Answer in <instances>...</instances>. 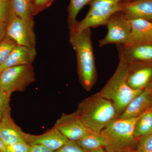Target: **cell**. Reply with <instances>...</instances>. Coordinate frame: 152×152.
<instances>
[{
	"instance_id": "6da1fadb",
	"label": "cell",
	"mask_w": 152,
	"mask_h": 152,
	"mask_svg": "<svg viewBox=\"0 0 152 152\" xmlns=\"http://www.w3.org/2000/svg\"><path fill=\"white\" fill-rule=\"evenodd\" d=\"M91 28L81 31H70L69 42L76 53L77 69L82 86L89 91L97 79Z\"/></svg>"
},
{
	"instance_id": "7a4b0ae2",
	"label": "cell",
	"mask_w": 152,
	"mask_h": 152,
	"mask_svg": "<svg viewBox=\"0 0 152 152\" xmlns=\"http://www.w3.org/2000/svg\"><path fill=\"white\" fill-rule=\"evenodd\" d=\"M75 113L89 131L97 134L118 118L111 101L97 94L82 101Z\"/></svg>"
},
{
	"instance_id": "3957f363",
	"label": "cell",
	"mask_w": 152,
	"mask_h": 152,
	"mask_svg": "<svg viewBox=\"0 0 152 152\" xmlns=\"http://www.w3.org/2000/svg\"><path fill=\"white\" fill-rule=\"evenodd\" d=\"M131 69L130 64L120 60L113 75L102 90L97 93L111 101L118 117L131 101L143 90L133 89L128 84L127 80Z\"/></svg>"
},
{
	"instance_id": "277c9868",
	"label": "cell",
	"mask_w": 152,
	"mask_h": 152,
	"mask_svg": "<svg viewBox=\"0 0 152 152\" xmlns=\"http://www.w3.org/2000/svg\"><path fill=\"white\" fill-rule=\"evenodd\" d=\"M138 118V117H137ZM118 118L101 132L107 143L105 149L111 152H134L138 140L134 136L137 118Z\"/></svg>"
},
{
	"instance_id": "5b68a950",
	"label": "cell",
	"mask_w": 152,
	"mask_h": 152,
	"mask_svg": "<svg viewBox=\"0 0 152 152\" xmlns=\"http://www.w3.org/2000/svg\"><path fill=\"white\" fill-rule=\"evenodd\" d=\"M35 80L32 65L11 67L0 72V88L11 97L15 92L24 91Z\"/></svg>"
},
{
	"instance_id": "8992f818",
	"label": "cell",
	"mask_w": 152,
	"mask_h": 152,
	"mask_svg": "<svg viewBox=\"0 0 152 152\" xmlns=\"http://www.w3.org/2000/svg\"><path fill=\"white\" fill-rule=\"evenodd\" d=\"M34 22L20 18L11 7L10 14L6 24V35L13 39L18 45L35 48L37 44Z\"/></svg>"
},
{
	"instance_id": "52a82bcc",
	"label": "cell",
	"mask_w": 152,
	"mask_h": 152,
	"mask_svg": "<svg viewBox=\"0 0 152 152\" xmlns=\"http://www.w3.org/2000/svg\"><path fill=\"white\" fill-rule=\"evenodd\" d=\"M107 33L104 37L98 41L99 47L110 44H126L131 33L130 21L120 12L112 15L105 25Z\"/></svg>"
},
{
	"instance_id": "ba28073f",
	"label": "cell",
	"mask_w": 152,
	"mask_h": 152,
	"mask_svg": "<svg viewBox=\"0 0 152 152\" xmlns=\"http://www.w3.org/2000/svg\"><path fill=\"white\" fill-rule=\"evenodd\" d=\"M123 3L113 7L90 9L84 18L78 21L74 28L70 31H81L87 29L105 26L107 21L112 15L121 12Z\"/></svg>"
},
{
	"instance_id": "9c48e42d",
	"label": "cell",
	"mask_w": 152,
	"mask_h": 152,
	"mask_svg": "<svg viewBox=\"0 0 152 152\" xmlns=\"http://www.w3.org/2000/svg\"><path fill=\"white\" fill-rule=\"evenodd\" d=\"M116 45L120 60L131 65L152 64V44Z\"/></svg>"
},
{
	"instance_id": "30bf717a",
	"label": "cell",
	"mask_w": 152,
	"mask_h": 152,
	"mask_svg": "<svg viewBox=\"0 0 152 152\" xmlns=\"http://www.w3.org/2000/svg\"><path fill=\"white\" fill-rule=\"evenodd\" d=\"M69 140L77 142L90 132L75 113H63L54 126Z\"/></svg>"
},
{
	"instance_id": "8fae6325",
	"label": "cell",
	"mask_w": 152,
	"mask_h": 152,
	"mask_svg": "<svg viewBox=\"0 0 152 152\" xmlns=\"http://www.w3.org/2000/svg\"><path fill=\"white\" fill-rule=\"evenodd\" d=\"M25 140L30 146H43L54 151H56L69 140L54 127L37 135L26 133Z\"/></svg>"
},
{
	"instance_id": "7c38bea8",
	"label": "cell",
	"mask_w": 152,
	"mask_h": 152,
	"mask_svg": "<svg viewBox=\"0 0 152 152\" xmlns=\"http://www.w3.org/2000/svg\"><path fill=\"white\" fill-rule=\"evenodd\" d=\"M152 107V85L144 89L131 101L119 116L121 119L137 118Z\"/></svg>"
},
{
	"instance_id": "4fadbf2b",
	"label": "cell",
	"mask_w": 152,
	"mask_h": 152,
	"mask_svg": "<svg viewBox=\"0 0 152 152\" xmlns=\"http://www.w3.org/2000/svg\"><path fill=\"white\" fill-rule=\"evenodd\" d=\"M26 134L12 118L11 111L7 113L0 121V138L6 145L27 143L25 140Z\"/></svg>"
},
{
	"instance_id": "5bb4252c",
	"label": "cell",
	"mask_w": 152,
	"mask_h": 152,
	"mask_svg": "<svg viewBox=\"0 0 152 152\" xmlns=\"http://www.w3.org/2000/svg\"><path fill=\"white\" fill-rule=\"evenodd\" d=\"M131 65L127 82L132 88L142 90L152 85V64Z\"/></svg>"
},
{
	"instance_id": "9a60e30c",
	"label": "cell",
	"mask_w": 152,
	"mask_h": 152,
	"mask_svg": "<svg viewBox=\"0 0 152 152\" xmlns=\"http://www.w3.org/2000/svg\"><path fill=\"white\" fill-rule=\"evenodd\" d=\"M120 12L129 20L140 19L152 22V0H132L124 3Z\"/></svg>"
},
{
	"instance_id": "2e32d148",
	"label": "cell",
	"mask_w": 152,
	"mask_h": 152,
	"mask_svg": "<svg viewBox=\"0 0 152 152\" xmlns=\"http://www.w3.org/2000/svg\"><path fill=\"white\" fill-rule=\"evenodd\" d=\"M37 54L36 48L18 45L14 48L5 61L0 66V72L11 67L31 65Z\"/></svg>"
},
{
	"instance_id": "e0dca14e",
	"label": "cell",
	"mask_w": 152,
	"mask_h": 152,
	"mask_svg": "<svg viewBox=\"0 0 152 152\" xmlns=\"http://www.w3.org/2000/svg\"><path fill=\"white\" fill-rule=\"evenodd\" d=\"M129 20L131 33L126 44H152V22L140 19Z\"/></svg>"
},
{
	"instance_id": "ac0fdd59",
	"label": "cell",
	"mask_w": 152,
	"mask_h": 152,
	"mask_svg": "<svg viewBox=\"0 0 152 152\" xmlns=\"http://www.w3.org/2000/svg\"><path fill=\"white\" fill-rule=\"evenodd\" d=\"M78 144L86 152H90L100 148H105L107 141L100 134L89 132L77 141Z\"/></svg>"
},
{
	"instance_id": "d6986e66",
	"label": "cell",
	"mask_w": 152,
	"mask_h": 152,
	"mask_svg": "<svg viewBox=\"0 0 152 152\" xmlns=\"http://www.w3.org/2000/svg\"><path fill=\"white\" fill-rule=\"evenodd\" d=\"M152 132V107L137 118L134 136L137 140Z\"/></svg>"
},
{
	"instance_id": "ffe728a7",
	"label": "cell",
	"mask_w": 152,
	"mask_h": 152,
	"mask_svg": "<svg viewBox=\"0 0 152 152\" xmlns=\"http://www.w3.org/2000/svg\"><path fill=\"white\" fill-rule=\"evenodd\" d=\"M11 8L18 16L27 20H34L33 0H10Z\"/></svg>"
},
{
	"instance_id": "44dd1931",
	"label": "cell",
	"mask_w": 152,
	"mask_h": 152,
	"mask_svg": "<svg viewBox=\"0 0 152 152\" xmlns=\"http://www.w3.org/2000/svg\"><path fill=\"white\" fill-rule=\"evenodd\" d=\"M92 0H70L68 7L67 23L70 31L74 28L77 24V17L79 12Z\"/></svg>"
},
{
	"instance_id": "7402d4cb",
	"label": "cell",
	"mask_w": 152,
	"mask_h": 152,
	"mask_svg": "<svg viewBox=\"0 0 152 152\" xmlns=\"http://www.w3.org/2000/svg\"><path fill=\"white\" fill-rule=\"evenodd\" d=\"M18 44L13 39L6 35L0 42V66L5 61L12 50Z\"/></svg>"
},
{
	"instance_id": "603a6c76",
	"label": "cell",
	"mask_w": 152,
	"mask_h": 152,
	"mask_svg": "<svg viewBox=\"0 0 152 152\" xmlns=\"http://www.w3.org/2000/svg\"><path fill=\"white\" fill-rule=\"evenodd\" d=\"M134 152H152V132L138 140Z\"/></svg>"
},
{
	"instance_id": "cb8c5ba5",
	"label": "cell",
	"mask_w": 152,
	"mask_h": 152,
	"mask_svg": "<svg viewBox=\"0 0 152 152\" xmlns=\"http://www.w3.org/2000/svg\"><path fill=\"white\" fill-rule=\"evenodd\" d=\"M10 97L0 88V121L7 113L11 111Z\"/></svg>"
},
{
	"instance_id": "d4e9b609",
	"label": "cell",
	"mask_w": 152,
	"mask_h": 152,
	"mask_svg": "<svg viewBox=\"0 0 152 152\" xmlns=\"http://www.w3.org/2000/svg\"><path fill=\"white\" fill-rule=\"evenodd\" d=\"M11 11L10 1L0 0V21L7 24Z\"/></svg>"
},
{
	"instance_id": "484cf974",
	"label": "cell",
	"mask_w": 152,
	"mask_h": 152,
	"mask_svg": "<svg viewBox=\"0 0 152 152\" xmlns=\"http://www.w3.org/2000/svg\"><path fill=\"white\" fill-rule=\"evenodd\" d=\"M56 152H86L75 141L69 140Z\"/></svg>"
},
{
	"instance_id": "4316f807",
	"label": "cell",
	"mask_w": 152,
	"mask_h": 152,
	"mask_svg": "<svg viewBox=\"0 0 152 152\" xmlns=\"http://www.w3.org/2000/svg\"><path fill=\"white\" fill-rule=\"evenodd\" d=\"M31 149L27 143H17L7 145L6 152H30Z\"/></svg>"
},
{
	"instance_id": "83f0119b",
	"label": "cell",
	"mask_w": 152,
	"mask_h": 152,
	"mask_svg": "<svg viewBox=\"0 0 152 152\" xmlns=\"http://www.w3.org/2000/svg\"><path fill=\"white\" fill-rule=\"evenodd\" d=\"M54 0H33L34 13L36 15L39 12L50 5Z\"/></svg>"
},
{
	"instance_id": "f1b7e54d",
	"label": "cell",
	"mask_w": 152,
	"mask_h": 152,
	"mask_svg": "<svg viewBox=\"0 0 152 152\" xmlns=\"http://www.w3.org/2000/svg\"><path fill=\"white\" fill-rule=\"evenodd\" d=\"M30 152H56L41 145L31 146Z\"/></svg>"
},
{
	"instance_id": "f546056e",
	"label": "cell",
	"mask_w": 152,
	"mask_h": 152,
	"mask_svg": "<svg viewBox=\"0 0 152 152\" xmlns=\"http://www.w3.org/2000/svg\"><path fill=\"white\" fill-rule=\"evenodd\" d=\"M6 23L0 21V42L6 36Z\"/></svg>"
},
{
	"instance_id": "4dcf8cb0",
	"label": "cell",
	"mask_w": 152,
	"mask_h": 152,
	"mask_svg": "<svg viewBox=\"0 0 152 152\" xmlns=\"http://www.w3.org/2000/svg\"><path fill=\"white\" fill-rule=\"evenodd\" d=\"M7 145L0 138V152H6Z\"/></svg>"
},
{
	"instance_id": "1f68e13d",
	"label": "cell",
	"mask_w": 152,
	"mask_h": 152,
	"mask_svg": "<svg viewBox=\"0 0 152 152\" xmlns=\"http://www.w3.org/2000/svg\"><path fill=\"white\" fill-rule=\"evenodd\" d=\"M90 152H111L108 151H106L104 148H100L99 149L95 150V151H92Z\"/></svg>"
},
{
	"instance_id": "d6a6232c",
	"label": "cell",
	"mask_w": 152,
	"mask_h": 152,
	"mask_svg": "<svg viewBox=\"0 0 152 152\" xmlns=\"http://www.w3.org/2000/svg\"><path fill=\"white\" fill-rule=\"evenodd\" d=\"M123 2L125 3V2H127L130 1H132V0H121Z\"/></svg>"
},
{
	"instance_id": "836d02e7",
	"label": "cell",
	"mask_w": 152,
	"mask_h": 152,
	"mask_svg": "<svg viewBox=\"0 0 152 152\" xmlns=\"http://www.w3.org/2000/svg\"></svg>"
}]
</instances>
